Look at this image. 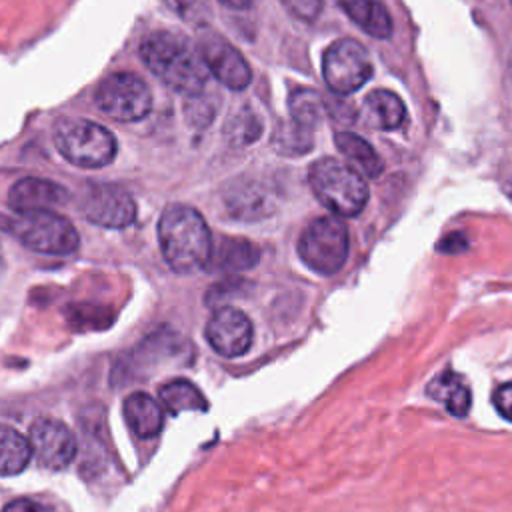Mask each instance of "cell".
<instances>
[{
	"label": "cell",
	"mask_w": 512,
	"mask_h": 512,
	"mask_svg": "<svg viewBox=\"0 0 512 512\" xmlns=\"http://www.w3.org/2000/svg\"><path fill=\"white\" fill-rule=\"evenodd\" d=\"M84 216L104 228H126L136 220V202L120 184H90L82 198Z\"/></svg>",
	"instance_id": "9"
},
{
	"label": "cell",
	"mask_w": 512,
	"mask_h": 512,
	"mask_svg": "<svg viewBox=\"0 0 512 512\" xmlns=\"http://www.w3.org/2000/svg\"><path fill=\"white\" fill-rule=\"evenodd\" d=\"M32 456L30 440L14 426L0 424V476L20 474Z\"/></svg>",
	"instance_id": "19"
},
{
	"label": "cell",
	"mask_w": 512,
	"mask_h": 512,
	"mask_svg": "<svg viewBox=\"0 0 512 512\" xmlns=\"http://www.w3.org/2000/svg\"><path fill=\"white\" fill-rule=\"evenodd\" d=\"M0 268H2V246H0Z\"/></svg>",
	"instance_id": "32"
},
{
	"label": "cell",
	"mask_w": 512,
	"mask_h": 512,
	"mask_svg": "<svg viewBox=\"0 0 512 512\" xmlns=\"http://www.w3.org/2000/svg\"><path fill=\"white\" fill-rule=\"evenodd\" d=\"M224 134L232 146H238V148L248 146V144L256 142L262 134L260 116L252 108L244 106L234 116H230V120L224 128Z\"/></svg>",
	"instance_id": "23"
},
{
	"label": "cell",
	"mask_w": 512,
	"mask_h": 512,
	"mask_svg": "<svg viewBox=\"0 0 512 512\" xmlns=\"http://www.w3.org/2000/svg\"><path fill=\"white\" fill-rule=\"evenodd\" d=\"M342 10L354 20L366 34L374 38H388L392 34V18L384 4L378 0H338Z\"/></svg>",
	"instance_id": "17"
},
{
	"label": "cell",
	"mask_w": 512,
	"mask_h": 512,
	"mask_svg": "<svg viewBox=\"0 0 512 512\" xmlns=\"http://www.w3.org/2000/svg\"><path fill=\"white\" fill-rule=\"evenodd\" d=\"M122 414L136 438H152L158 436L164 426V408L160 400H154L146 392H132L124 398Z\"/></svg>",
	"instance_id": "15"
},
{
	"label": "cell",
	"mask_w": 512,
	"mask_h": 512,
	"mask_svg": "<svg viewBox=\"0 0 512 512\" xmlns=\"http://www.w3.org/2000/svg\"><path fill=\"white\" fill-rule=\"evenodd\" d=\"M308 180L314 196L334 216H356L366 206L368 186L364 176L336 158L316 160L310 166Z\"/></svg>",
	"instance_id": "3"
},
{
	"label": "cell",
	"mask_w": 512,
	"mask_h": 512,
	"mask_svg": "<svg viewBox=\"0 0 512 512\" xmlns=\"http://www.w3.org/2000/svg\"><path fill=\"white\" fill-rule=\"evenodd\" d=\"M202 58L210 70L212 76L220 84L232 90H244L252 82V70L250 64L244 60L238 48H234L230 42H226L220 36H210L200 42Z\"/></svg>",
	"instance_id": "12"
},
{
	"label": "cell",
	"mask_w": 512,
	"mask_h": 512,
	"mask_svg": "<svg viewBox=\"0 0 512 512\" xmlns=\"http://www.w3.org/2000/svg\"><path fill=\"white\" fill-rule=\"evenodd\" d=\"M260 260V252L256 244L246 238L234 236H218L212 238L210 256L204 264L208 272H242Z\"/></svg>",
	"instance_id": "14"
},
{
	"label": "cell",
	"mask_w": 512,
	"mask_h": 512,
	"mask_svg": "<svg viewBox=\"0 0 512 512\" xmlns=\"http://www.w3.org/2000/svg\"><path fill=\"white\" fill-rule=\"evenodd\" d=\"M144 64L170 88L194 98L204 94L210 70L198 46L186 36L170 30L148 34L140 44Z\"/></svg>",
	"instance_id": "1"
},
{
	"label": "cell",
	"mask_w": 512,
	"mask_h": 512,
	"mask_svg": "<svg viewBox=\"0 0 512 512\" xmlns=\"http://www.w3.org/2000/svg\"><path fill=\"white\" fill-rule=\"evenodd\" d=\"M492 404L504 420L512 422V382H504L494 390Z\"/></svg>",
	"instance_id": "25"
},
{
	"label": "cell",
	"mask_w": 512,
	"mask_h": 512,
	"mask_svg": "<svg viewBox=\"0 0 512 512\" xmlns=\"http://www.w3.org/2000/svg\"><path fill=\"white\" fill-rule=\"evenodd\" d=\"M178 16L186 20H196L206 8V0H164Z\"/></svg>",
	"instance_id": "26"
},
{
	"label": "cell",
	"mask_w": 512,
	"mask_h": 512,
	"mask_svg": "<svg viewBox=\"0 0 512 512\" xmlns=\"http://www.w3.org/2000/svg\"><path fill=\"white\" fill-rule=\"evenodd\" d=\"M54 144L78 168H104L118 154L114 134L86 118H60L54 124Z\"/></svg>",
	"instance_id": "5"
},
{
	"label": "cell",
	"mask_w": 512,
	"mask_h": 512,
	"mask_svg": "<svg viewBox=\"0 0 512 512\" xmlns=\"http://www.w3.org/2000/svg\"><path fill=\"white\" fill-rule=\"evenodd\" d=\"M510 76H512V56H510Z\"/></svg>",
	"instance_id": "33"
},
{
	"label": "cell",
	"mask_w": 512,
	"mask_h": 512,
	"mask_svg": "<svg viewBox=\"0 0 512 512\" xmlns=\"http://www.w3.org/2000/svg\"><path fill=\"white\" fill-rule=\"evenodd\" d=\"M426 394L434 402H440L456 418H464L470 412L472 390H470L466 378L450 368L442 370L428 382Z\"/></svg>",
	"instance_id": "16"
},
{
	"label": "cell",
	"mask_w": 512,
	"mask_h": 512,
	"mask_svg": "<svg viewBox=\"0 0 512 512\" xmlns=\"http://www.w3.org/2000/svg\"><path fill=\"white\" fill-rule=\"evenodd\" d=\"M466 248V238L462 234H450L446 236L440 244H438V250L442 252H458V250H464Z\"/></svg>",
	"instance_id": "29"
},
{
	"label": "cell",
	"mask_w": 512,
	"mask_h": 512,
	"mask_svg": "<svg viewBox=\"0 0 512 512\" xmlns=\"http://www.w3.org/2000/svg\"><path fill=\"white\" fill-rule=\"evenodd\" d=\"M366 112L378 130H396L406 120L402 100L390 90H374L366 98Z\"/></svg>",
	"instance_id": "21"
},
{
	"label": "cell",
	"mask_w": 512,
	"mask_h": 512,
	"mask_svg": "<svg viewBox=\"0 0 512 512\" xmlns=\"http://www.w3.org/2000/svg\"><path fill=\"white\" fill-rule=\"evenodd\" d=\"M68 202V190L46 178H22L8 192V206L14 212H46Z\"/></svg>",
	"instance_id": "13"
},
{
	"label": "cell",
	"mask_w": 512,
	"mask_h": 512,
	"mask_svg": "<svg viewBox=\"0 0 512 512\" xmlns=\"http://www.w3.org/2000/svg\"><path fill=\"white\" fill-rule=\"evenodd\" d=\"M282 4L302 20H314L320 12L322 0H282Z\"/></svg>",
	"instance_id": "27"
},
{
	"label": "cell",
	"mask_w": 512,
	"mask_h": 512,
	"mask_svg": "<svg viewBox=\"0 0 512 512\" xmlns=\"http://www.w3.org/2000/svg\"><path fill=\"white\" fill-rule=\"evenodd\" d=\"M510 2H512V0H510Z\"/></svg>",
	"instance_id": "34"
},
{
	"label": "cell",
	"mask_w": 512,
	"mask_h": 512,
	"mask_svg": "<svg viewBox=\"0 0 512 512\" xmlns=\"http://www.w3.org/2000/svg\"><path fill=\"white\" fill-rule=\"evenodd\" d=\"M2 512H44L42 504L32 500V498H16L12 502H8Z\"/></svg>",
	"instance_id": "28"
},
{
	"label": "cell",
	"mask_w": 512,
	"mask_h": 512,
	"mask_svg": "<svg viewBox=\"0 0 512 512\" xmlns=\"http://www.w3.org/2000/svg\"><path fill=\"white\" fill-rule=\"evenodd\" d=\"M338 150L342 156L352 164L356 172H360L366 178H376L382 172V160L376 154V150L358 134L352 132H340L334 138Z\"/></svg>",
	"instance_id": "20"
},
{
	"label": "cell",
	"mask_w": 512,
	"mask_h": 512,
	"mask_svg": "<svg viewBox=\"0 0 512 512\" xmlns=\"http://www.w3.org/2000/svg\"><path fill=\"white\" fill-rule=\"evenodd\" d=\"M158 242L168 266L184 274L204 268L212 248V234L196 208L172 204L164 208L158 220Z\"/></svg>",
	"instance_id": "2"
},
{
	"label": "cell",
	"mask_w": 512,
	"mask_h": 512,
	"mask_svg": "<svg viewBox=\"0 0 512 512\" xmlns=\"http://www.w3.org/2000/svg\"><path fill=\"white\" fill-rule=\"evenodd\" d=\"M224 6L228 8H234V10H248L252 8L258 0H220Z\"/></svg>",
	"instance_id": "30"
},
{
	"label": "cell",
	"mask_w": 512,
	"mask_h": 512,
	"mask_svg": "<svg viewBox=\"0 0 512 512\" xmlns=\"http://www.w3.org/2000/svg\"><path fill=\"white\" fill-rule=\"evenodd\" d=\"M290 120L306 132H312L322 118V100L308 88H298L288 98Z\"/></svg>",
	"instance_id": "22"
},
{
	"label": "cell",
	"mask_w": 512,
	"mask_h": 512,
	"mask_svg": "<svg viewBox=\"0 0 512 512\" xmlns=\"http://www.w3.org/2000/svg\"><path fill=\"white\" fill-rule=\"evenodd\" d=\"M0 228H4L26 248L50 256H68L78 248L80 242L72 222H68L56 210L14 212L10 216H0Z\"/></svg>",
	"instance_id": "4"
},
{
	"label": "cell",
	"mask_w": 512,
	"mask_h": 512,
	"mask_svg": "<svg viewBox=\"0 0 512 512\" xmlns=\"http://www.w3.org/2000/svg\"><path fill=\"white\" fill-rule=\"evenodd\" d=\"M158 400L170 416H178L182 412L190 410H206L208 402L202 394V390L192 384L186 378H174L168 380L160 390H158Z\"/></svg>",
	"instance_id": "18"
},
{
	"label": "cell",
	"mask_w": 512,
	"mask_h": 512,
	"mask_svg": "<svg viewBox=\"0 0 512 512\" xmlns=\"http://www.w3.org/2000/svg\"><path fill=\"white\" fill-rule=\"evenodd\" d=\"M30 446L36 460L50 470L66 468L76 456V438L72 430L54 418H40L30 426Z\"/></svg>",
	"instance_id": "11"
},
{
	"label": "cell",
	"mask_w": 512,
	"mask_h": 512,
	"mask_svg": "<svg viewBox=\"0 0 512 512\" xmlns=\"http://www.w3.org/2000/svg\"><path fill=\"white\" fill-rule=\"evenodd\" d=\"M274 144L284 154H304L312 146V132L302 130L290 120L276 130Z\"/></svg>",
	"instance_id": "24"
},
{
	"label": "cell",
	"mask_w": 512,
	"mask_h": 512,
	"mask_svg": "<svg viewBox=\"0 0 512 512\" xmlns=\"http://www.w3.org/2000/svg\"><path fill=\"white\" fill-rule=\"evenodd\" d=\"M322 74L332 92L346 96L366 84L372 74V64L362 44L354 40H338L324 52Z\"/></svg>",
	"instance_id": "8"
},
{
	"label": "cell",
	"mask_w": 512,
	"mask_h": 512,
	"mask_svg": "<svg viewBox=\"0 0 512 512\" xmlns=\"http://www.w3.org/2000/svg\"><path fill=\"white\" fill-rule=\"evenodd\" d=\"M504 192L508 194V198L512 200V176L506 180V184H504Z\"/></svg>",
	"instance_id": "31"
},
{
	"label": "cell",
	"mask_w": 512,
	"mask_h": 512,
	"mask_svg": "<svg viewBox=\"0 0 512 512\" xmlns=\"http://www.w3.org/2000/svg\"><path fill=\"white\" fill-rule=\"evenodd\" d=\"M206 340L214 352L224 358H238L252 346L254 328L250 318L232 306L216 308L204 328Z\"/></svg>",
	"instance_id": "10"
},
{
	"label": "cell",
	"mask_w": 512,
	"mask_h": 512,
	"mask_svg": "<svg viewBox=\"0 0 512 512\" xmlns=\"http://www.w3.org/2000/svg\"><path fill=\"white\" fill-rule=\"evenodd\" d=\"M96 106L118 122H136L150 114L152 92L132 72H114L96 90Z\"/></svg>",
	"instance_id": "7"
},
{
	"label": "cell",
	"mask_w": 512,
	"mask_h": 512,
	"mask_svg": "<svg viewBox=\"0 0 512 512\" xmlns=\"http://www.w3.org/2000/svg\"><path fill=\"white\" fill-rule=\"evenodd\" d=\"M298 254L302 262L322 274H336L348 258V230L336 216H322L312 220L298 240Z\"/></svg>",
	"instance_id": "6"
}]
</instances>
